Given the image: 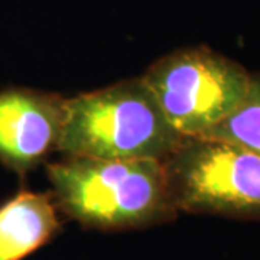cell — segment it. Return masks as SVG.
<instances>
[{"mask_svg": "<svg viewBox=\"0 0 260 260\" xmlns=\"http://www.w3.org/2000/svg\"><path fill=\"white\" fill-rule=\"evenodd\" d=\"M51 195L59 213L85 229L129 232L178 217L159 159L65 156L49 164Z\"/></svg>", "mask_w": 260, "mask_h": 260, "instance_id": "cell-1", "label": "cell"}, {"mask_svg": "<svg viewBox=\"0 0 260 260\" xmlns=\"http://www.w3.org/2000/svg\"><path fill=\"white\" fill-rule=\"evenodd\" d=\"M182 138L138 77L65 99L56 150L65 156L164 160Z\"/></svg>", "mask_w": 260, "mask_h": 260, "instance_id": "cell-2", "label": "cell"}, {"mask_svg": "<svg viewBox=\"0 0 260 260\" xmlns=\"http://www.w3.org/2000/svg\"><path fill=\"white\" fill-rule=\"evenodd\" d=\"M181 213L260 221V156L227 140L184 136L162 160Z\"/></svg>", "mask_w": 260, "mask_h": 260, "instance_id": "cell-3", "label": "cell"}, {"mask_svg": "<svg viewBox=\"0 0 260 260\" xmlns=\"http://www.w3.org/2000/svg\"><path fill=\"white\" fill-rule=\"evenodd\" d=\"M251 77L243 65L205 45L160 56L142 75L171 126L203 136L246 99Z\"/></svg>", "mask_w": 260, "mask_h": 260, "instance_id": "cell-4", "label": "cell"}, {"mask_svg": "<svg viewBox=\"0 0 260 260\" xmlns=\"http://www.w3.org/2000/svg\"><path fill=\"white\" fill-rule=\"evenodd\" d=\"M65 99L28 87L0 90V164L25 177L58 149Z\"/></svg>", "mask_w": 260, "mask_h": 260, "instance_id": "cell-5", "label": "cell"}, {"mask_svg": "<svg viewBox=\"0 0 260 260\" xmlns=\"http://www.w3.org/2000/svg\"><path fill=\"white\" fill-rule=\"evenodd\" d=\"M51 192L22 189L0 204V260H23L61 230Z\"/></svg>", "mask_w": 260, "mask_h": 260, "instance_id": "cell-6", "label": "cell"}, {"mask_svg": "<svg viewBox=\"0 0 260 260\" xmlns=\"http://www.w3.org/2000/svg\"><path fill=\"white\" fill-rule=\"evenodd\" d=\"M203 136L232 142L260 156L259 74H253L251 77L250 88L242 104Z\"/></svg>", "mask_w": 260, "mask_h": 260, "instance_id": "cell-7", "label": "cell"}]
</instances>
